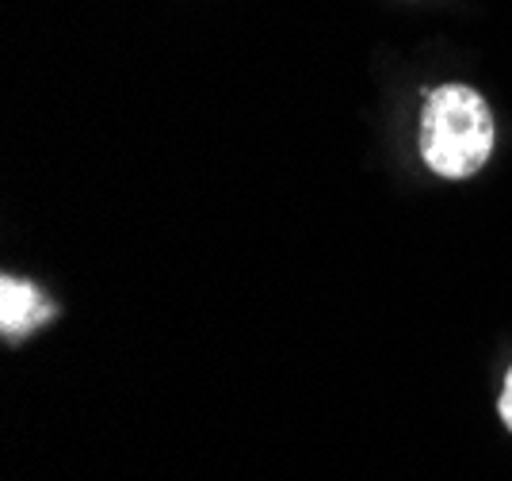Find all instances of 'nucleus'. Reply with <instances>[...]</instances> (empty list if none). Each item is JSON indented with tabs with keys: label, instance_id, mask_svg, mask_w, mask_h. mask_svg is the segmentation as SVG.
<instances>
[{
	"label": "nucleus",
	"instance_id": "f257e3e1",
	"mask_svg": "<svg viewBox=\"0 0 512 481\" xmlns=\"http://www.w3.org/2000/svg\"><path fill=\"white\" fill-rule=\"evenodd\" d=\"M493 115L467 84H444L421 111V157L436 176L467 180L490 161Z\"/></svg>",
	"mask_w": 512,
	"mask_h": 481
},
{
	"label": "nucleus",
	"instance_id": "f03ea898",
	"mask_svg": "<svg viewBox=\"0 0 512 481\" xmlns=\"http://www.w3.org/2000/svg\"><path fill=\"white\" fill-rule=\"evenodd\" d=\"M50 317H54V306L39 294V287L4 275V283H0V333L16 340V336L35 333Z\"/></svg>",
	"mask_w": 512,
	"mask_h": 481
},
{
	"label": "nucleus",
	"instance_id": "7ed1b4c3",
	"mask_svg": "<svg viewBox=\"0 0 512 481\" xmlns=\"http://www.w3.org/2000/svg\"><path fill=\"white\" fill-rule=\"evenodd\" d=\"M497 409H501V420L509 424V432H512V371H509V378H505V394L497 401Z\"/></svg>",
	"mask_w": 512,
	"mask_h": 481
}]
</instances>
